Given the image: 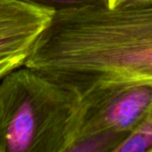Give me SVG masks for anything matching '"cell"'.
<instances>
[{
    "label": "cell",
    "mask_w": 152,
    "mask_h": 152,
    "mask_svg": "<svg viewBox=\"0 0 152 152\" xmlns=\"http://www.w3.org/2000/svg\"><path fill=\"white\" fill-rule=\"evenodd\" d=\"M80 94L82 110L75 138L111 132L126 139L142 124L152 107V80L98 84Z\"/></svg>",
    "instance_id": "obj_3"
},
{
    "label": "cell",
    "mask_w": 152,
    "mask_h": 152,
    "mask_svg": "<svg viewBox=\"0 0 152 152\" xmlns=\"http://www.w3.org/2000/svg\"><path fill=\"white\" fill-rule=\"evenodd\" d=\"M125 140L111 132H96L77 136L66 152H114Z\"/></svg>",
    "instance_id": "obj_5"
},
{
    "label": "cell",
    "mask_w": 152,
    "mask_h": 152,
    "mask_svg": "<svg viewBox=\"0 0 152 152\" xmlns=\"http://www.w3.org/2000/svg\"><path fill=\"white\" fill-rule=\"evenodd\" d=\"M151 3H152V0H108V6L110 8H115L119 6L151 4Z\"/></svg>",
    "instance_id": "obj_8"
},
{
    "label": "cell",
    "mask_w": 152,
    "mask_h": 152,
    "mask_svg": "<svg viewBox=\"0 0 152 152\" xmlns=\"http://www.w3.org/2000/svg\"><path fill=\"white\" fill-rule=\"evenodd\" d=\"M82 110L74 87L24 65L0 80V152H66Z\"/></svg>",
    "instance_id": "obj_2"
},
{
    "label": "cell",
    "mask_w": 152,
    "mask_h": 152,
    "mask_svg": "<svg viewBox=\"0 0 152 152\" xmlns=\"http://www.w3.org/2000/svg\"><path fill=\"white\" fill-rule=\"evenodd\" d=\"M114 152H152V107L142 124L126 136Z\"/></svg>",
    "instance_id": "obj_6"
},
{
    "label": "cell",
    "mask_w": 152,
    "mask_h": 152,
    "mask_svg": "<svg viewBox=\"0 0 152 152\" xmlns=\"http://www.w3.org/2000/svg\"><path fill=\"white\" fill-rule=\"evenodd\" d=\"M53 12L20 0H0V63H24Z\"/></svg>",
    "instance_id": "obj_4"
},
{
    "label": "cell",
    "mask_w": 152,
    "mask_h": 152,
    "mask_svg": "<svg viewBox=\"0 0 152 152\" xmlns=\"http://www.w3.org/2000/svg\"><path fill=\"white\" fill-rule=\"evenodd\" d=\"M23 63L20 62V61H4L0 63V80L1 78L6 75L7 73H9L10 71L13 70L14 69L22 66Z\"/></svg>",
    "instance_id": "obj_9"
},
{
    "label": "cell",
    "mask_w": 152,
    "mask_h": 152,
    "mask_svg": "<svg viewBox=\"0 0 152 152\" xmlns=\"http://www.w3.org/2000/svg\"><path fill=\"white\" fill-rule=\"evenodd\" d=\"M23 65L79 93L98 84L152 80V3L55 12Z\"/></svg>",
    "instance_id": "obj_1"
},
{
    "label": "cell",
    "mask_w": 152,
    "mask_h": 152,
    "mask_svg": "<svg viewBox=\"0 0 152 152\" xmlns=\"http://www.w3.org/2000/svg\"><path fill=\"white\" fill-rule=\"evenodd\" d=\"M37 6L46 8L53 12L84 6L92 5H105L108 4V0H20Z\"/></svg>",
    "instance_id": "obj_7"
}]
</instances>
